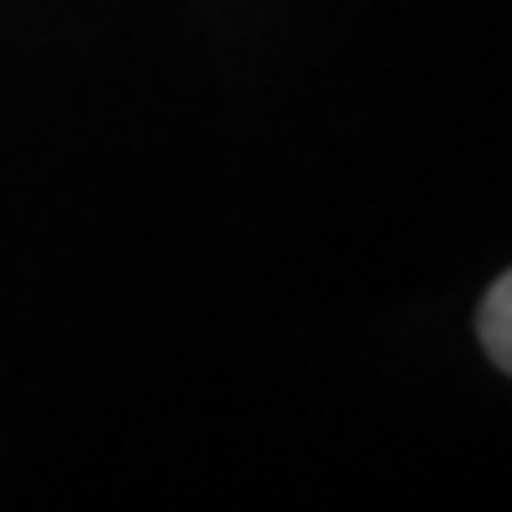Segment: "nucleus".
Here are the masks:
<instances>
[{"label": "nucleus", "instance_id": "f257e3e1", "mask_svg": "<svg viewBox=\"0 0 512 512\" xmlns=\"http://www.w3.org/2000/svg\"><path fill=\"white\" fill-rule=\"evenodd\" d=\"M476 330H481V345L507 377H512V272H502L492 293L481 298V314H476Z\"/></svg>", "mask_w": 512, "mask_h": 512}]
</instances>
